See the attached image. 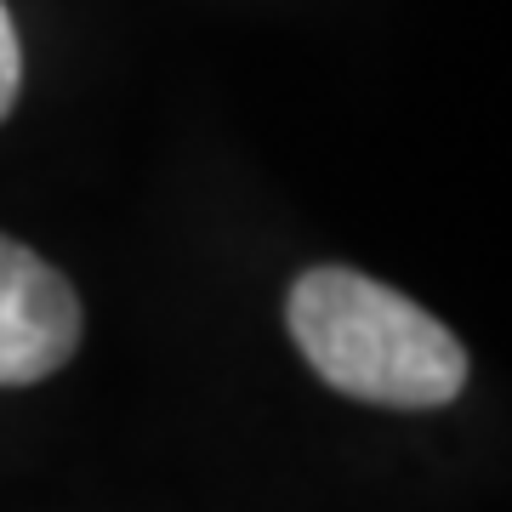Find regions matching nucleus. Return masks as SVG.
<instances>
[{
	"label": "nucleus",
	"instance_id": "1",
	"mask_svg": "<svg viewBox=\"0 0 512 512\" xmlns=\"http://www.w3.org/2000/svg\"><path fill=\"white\" fill-rule=\"evenodd\" d=\"M291 336L336 393L393 410L450 404L467 382V353L410 296L353 268H313L291 291Z\"/></svg>",
	"mask_w": 512,
	"mask_h": 512
},
{
	"label": "nucleus",
	"instance_id": "2",
	"mask_svg": "<svg viewBox=\"0 0 512 512\" xmlns=\"http://www.w3.org/2000/svg\"><path fill=\"white\" fill-rule=\"evenodd\" d=\"M80 348V296L46 256L0 234V387H29Z\"/></svg>",
	"mask_w": 512,
	"mask_h": 512
},
{
	"label": "nucleus",
	"instance_id": "3",
	"mask_svg": "<svg viewBox=\"0 0 512 512\" xmlns=\"http://www.w3.org/2000/svg\"><path fill=\"white\" fill-rule=\"evenodd\" d=\"M18 86H23V52H18L12 12H6V0H0V120L12 114V103H18Z\"/></svg>",
	"mask_w": 512,
	"mask_h": 512
}]
</instances>
